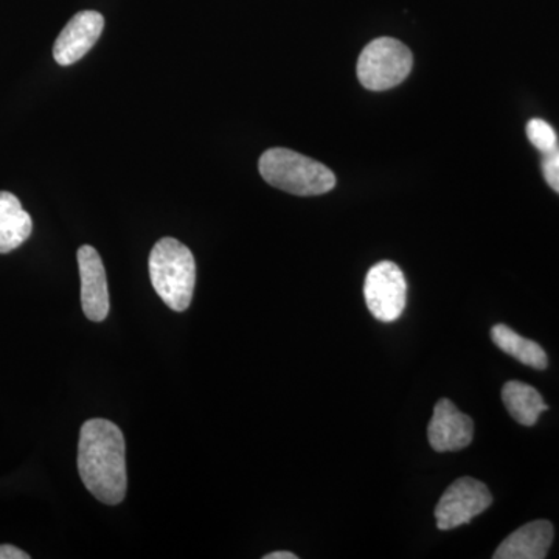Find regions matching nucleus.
<instances>
[{"mask_svg":"<svg viewBox=\"0 0 559 559\" xmlns=\"http://www.w3.org/2000/svg\"><path fill=\"white\" fill-rule=\"evenodd\" d=\"M430 447L437 452H454L469 447L474 437V423L460 412L451 400H440L433 407L428 428Z\"/></svg>","mask_w":559,"mask_h":559,"instance_id":"1a4fd4ad","label":"nucleus"},{"mask_svg":"<svg viewBox=\"0 0 559 559\" xmlns=\"http://www.w3.org/2000/svg\"><path fill=\"white\" fill-rule=\"evenodd\" d=\"M544 178L547 183L559 193V148L546 153L543 164Z\"/></svg>","mask_w":559,"mask_h":559,"instance_id":"2eb2a0df","label":"nucleus"},{"mask_svg":"<svg viewBox=\"0 0 559 559\" xmlns=\"http://www.w3.org/2000/svg\"><path fill=\"white\" fill-rule=\"evenodd\" d=\"M502 400L511 417L522 426L536 425L539 415L549 411L538 390L521 381L507 382L502 389Z\"/></svg>","mask_w":559,"mask_h":559,"instance_id":"f8f14e48","label":"nucleus"},{"mask_svg":"<svg viewBox=\"0 0 559 559\" xmlns=\"http://www.w3.org/2000/svg\"><path fill=\"white\" fill-rule=\"evenodd\" d=\"M81 277V307L92 322H103L109 314V288L100 253L83 246L76 253Z\"/></svg>","mask_w":559,"mask_h":559,"instance_id":"0eeeda50","label":"nucleus"},{"mask_svg":"<svg viewBox=\"0 0 559 559\" xmlns=\"http://www.w3.org/2000/svg\"><path fill=\"white\" fill-rule=\"evenodd\" d=\"M412 64V51L401 40L378 38L360 53L358 79L369 91L392 90L409 76Z\"/></svg>","mask_w":559,"mask_h":559,"instance_id":"20e7f679","label":"nucleus"},{"mask_svg":"<svg viewBox=\"0 0 559 559\" xmlns=\"http://www.w3.org/2000/svg\"><path fill=\"white\" fill-rule=\"evenodd\" d=\"M264 559H297L296 554H290V551H274V554L264 555Z\"/></svg>","mask_w":559,"mask_h":559,"instance_id":"f3484780","label":"nucleus"},{"mask_svg":"<svg viewBox=\"0 0 559 559\" xmlns=\"http://www.w3.org/2000/svg\"><path fill=\"white\" fill-rule=\"evenodd\" d=\"M491 340L503 353L520 360L532 369L544 370L549 364L546 352L536 342L525 340L507 325H496L491 330Z\"/></svg>","mask_w":559,"mask_h":559,"instance_id":"ddd939ff","label":"nucleus"},{"mask_svg":"<svg viewBox=\"0 0 559 559\" xmlns=\"http://www.w3.org/2000/svg\"><path fill=\"white\" fill-rule=\"evenodd\" d=\"M527 135L532 145L540 153H550L558 148L557 132L550 127L547 121L540 119H533L527 124Z\"/></svg>","mask_w":559,"mask_h":559,"instance_id":"4468645a","label":"nucleus"},{"mask_svg":"<svg viewBox=\"0 0 559 559\" xmlns=\"http://www.w3.org/2000/svg\"><path fill=\"white\" fill-rule=\"evenodd\" d=\"M491 503L492 496L487 485L473 477H462L441 496L436 507L437 527L444 532L469 524L474 518L488 510Z\"/></svg>","mask_w":559,"mask_h":559,"instance_id":"423d86ee","label":"nucleus"},{"mask_svg":"<svg viewBox=\"0 0 559 559\" xmlns=\"http://www.w3.org/2000/svg\"><path fill=\"white\" fill-rule=\"evenodd\" d=\"M367 308L381 322H393L403 314L407 283L403 271L392 261H381L369 271L364 285Z\"/></svg>","mask_w":559,"mask_h":559,"instance_id":"39448f33","label":"nucleus"},{"mask_svg":"<svg viewBox=\"0 0 559 559\" xmlns=\"http://www.w3.org/2000/svg\"><path fill=\"white\" fill-rule=\"evenodd\" d=\"M261 178L296 197H319L336 187V176L325 165L286 148H271L260 157Z\"/></svg>","mask_w":559,"mask_h":559,"instance_id":"7ed1b4c3","label":"nucleus"},{"mask_svg":"<svg viewBox=\"0 0 559 559\" xmlns=\"http://www.w3.org/2000/svg\"><path fill=\"white\" fill-rule=\"evenodd\" d=\"M0 559H31V555L17 549L16 546H11V544H2L0 546Z\"/></svg>","mask_w":559,"mask_h":559,"instance_id":"dca6fc26","label":"nucleus"},{"mask_svg":"<svg viewBox=\"0 0 559 559\" xmlns=\"http://www.w3.org/2000/svg\"><path fill=\"white\" fill-rule=\"evenodd\" d=\"M554 525L535 521L518 528L495 551V559H544L554 543Z\"/></svg>","mask_w":559,"mask_h":559,"instance_id":"9d476101","label":"nucleus"},{"mask_svg":"<svg viewBox=\"0 0 559 559\" xmlns=\"http://www.w3.org/2000/svg\"><path fill=\"white\" fill-rule=\"evenodd\" d=\"M105 17L98 11H80L55 40L53 58L60 66H72L100 39Z\"/></svg>","mask_w":559,"mask_h":559,"instance_id":"6e6552de","label":"nucleus"},{"mask_svg":"<svg viewBox=\"0 0 559 559\" xmlns=\"http://www.w3.org/2000/svg\"><path fill=\"white\" fill-rule=\"evenodd\" d=\"M153 288L173 311L189 310L197 285V261L193 253L175 238H162L150 255Z\"/></svg>","mask_w":559,"mask_h":559,"instance_id":"f03ea898","label":"nucleus"},{"mask_svg":"<svg viewBox=\"0 0 559 559\" xmlns=\"http://www.w3.org/2000/svg\"><path fill=\"white\" fill-rule=\"evenodd\" d=\"M32 216L10 191H0V253H10L31 238Z\"/></svg>","mask_w":559,"mask_h":559,"instance_id":"9b49d317","label":"nucleus"},{"mask_svg":"<svg viewBox=\"0 0 559 559\" xmlns=\"http://www.w3.org/2000/svg\"><path fill=\"white\" fill-rule=\"evenodd\" d=\"M81 480L95 499L119 506L127 496L124 437L119 426L105 418L87 419L79 441Z\"/></svg>","mask_w":559,"mask_h":559,"instance_id":"f257e3e1","label":"nucleus"}]
</instances>
